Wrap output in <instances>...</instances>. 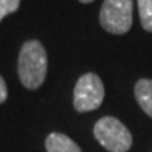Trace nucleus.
I'll list each match as a JSON object with an SVG mask.
<instances>
[{
    "instance_id": "8",
    "label": "nucleus",
    "mask_w": 152,
    "mask_h": 152,
    "mask_svg": "<svg viewBox=\"0 0 152 152\" xmlns=\"http://www.w3.org/2000/svg\"><path fill=\"white\" fill-rule=\"evenodd\" d=\"M20 0H0V21L18 9Z\"/></svg>"
},
{
    "instance_id": "3",
    "label": "nucleus",
    "mask_w": 152,
    "mask_h": 152,
    "mask_svg": "<svg viewBox=\"0 0 152 152\" xmlns=\"http://www.w3.org/2000/svg\"><path fill=\"white\" fill-rule=\"evenodd\" d=\"M104 85L100 76L89 72L82 75L73 89V107L79 113L97 110L104 100Z\"/></svg>"
},
{
    "instance_id": "4",
    "label": "nucleus",
    "mask_w": 152,
    "mask_h": 152,
    "mask_svg": "<svg viewBox=\"0 0 152 152\" xmlns=\"http://www.w3.org/2000/svg\"><path fill=\"white\" fill-rule=\"evenodd\" d=\"M132 0H104L100 9V26L107 33L123 35L132 27Z\"/></svg>"
},
{
    "instance_id": "5",
    "label": "nucleus",
    "mask_w": 152,
    "mask_h": 152,
    "mask_svg": "<svg viewBox=\"0 0 152 152\" xmlns=\"http://www.w3.org/2000/svg\"><path fill=\"white\" fill-rule=\"evenodd\" d=\"M47 152H83L72 138L62 132H51L45 140Z\"/></svg>"
},
{
    "instance_id": "7",
    "label": "nucleus",
    "mask_w": 152,
    "mask_h": 152,
    "mask_svg": "<svg viewBox=\"0 0 152 152\" xmlns=\"http://www.w3.org/2000/svg\"><path fill=\"white\" fill-rule=\"evenodd\" d=\"M141 26L147 33H152V0H138Z\"/></svg>"
},
{
    "instance_id": "9",
    "label": "nucleus",
    "mask_w": 152,
    "mask_h": 152,
    "mask_svg": "<svg viewBox=\"0 0 152 152\" xmlns=\"http://www.w3.org/2000/svg\"><path fill=\"white\" fill-rule=\"evenodd\" d=\"M6 99H7V86L4 79L0 76V103H4Z\"/></svg>"
},
{
    "instance_id": "10",
    "label": "nucleus",
    "mask_w": 152,
    "mask_h": 152,
    "mask_svg": "<svg viewBox=\"0 0 152 152\" xmlns=\"http://www.w3.org/2000/svg\"><path fill=\"white\" fill-rule=\"evenodd\" d=\"M80 3H85V4H87V3H92V1H94V0H79Z\"/></svg>"
},
{
    "instance_id": "2",
    "label": "nucleus",
    "mask_w": 152,
    "mask_h": 152,
    "mask_svg": "<svg viewBox=\"0 0 152 152\" xmlns=\"http://www.w3.org/2000/svg\"><path fill=\"white\" fill-rule=\"evenodd\" d=\"M93 135L109 152H128L132 147L131 131L124 123L111 115L97 120L93 127Z\"/></svg>"
},
{
    "instance_id": "6",
    "label": "nucleus",
    "mask_w": 152,
    "mask_h": 152,
    "mask_svg": "<svg viewBox=\"0 0 152 152\" xmlns=\"http://www.w3.org/2000/svg\"><path fill=\"white\" fill-rule=\"evenodd\" d=\"M134 96L141 110L152 118V79L142 77L134 86Z\"/></svg>"
},
{
    "instance_id": "1",
    "label": "nucleus",
    "mask_w": 152,
    "mask_h": 152,
    "mask_svg": "<svg viewBox=\"0 0 152 152\" xmlns=\"http://www.w3.org/2000/svg\"><path fill=\"white\" fill-rule=\"evenodd\" d=\"M48 55L44 45L37 39H30L20 49L18 77L27 89H38L47 77Z\"/></svg>"
}]
</instances>
